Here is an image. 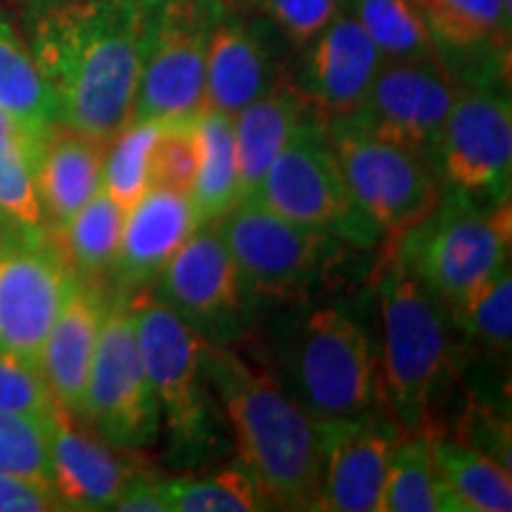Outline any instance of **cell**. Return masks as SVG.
<instances>
[{
    "mask_svg": "<svg viewBox=\"0 0 512 512\" xmlns=\"http://www.w3.org/2000/svg\"><path fill=\"white\" fill-rule=\"evenodd\" d=\"M147 0H55L38 5L29 48L57 124L110 143L131 119Z\"/></svg>",
    "mask_w": 512,
    "mask_h": 512,
    "instance_id": "1",
    "label": "cell"
},
{
    "mask_svg": "<svg viewBox=\"0 0 512 512\" xmlns=\"http://www.w3.org/2000/svg\"><path fill=\"white\" fill-rule=\"evenodd\" d=\"M207 375L235 453L273 508L316 510L318 420L256 351L207 342Z\"/></svg>",
    "mask_w": 512,
    "mask_h": 512,
    "instance_id": "2",
    "label": "cell"
},
{
    "mask_svg": "<svg viewBox=\"0 0 512 512\" xmlns=\"http://www.w3.org/2000/svg\"><path fill=\"white\" fill-rule=\"evenodd\" d=\"M375 285L389 413L403 432H441L444 406L467 361L451 309L394 247L384 245Z\"/></svg>",
    "mask_w": 512,
    "mask_h": 512,
    "instance_id": "3",
    "label": "cell"
},
{
    "mask_svg": "<svg viewBox=\"0 0 512 512\" xmlns=\"http://www.w3.org/2000/svg\"><path fill=\"white\" fill-rule=\"evenodd\" d=\"M259 356L316 420L389 411L377 342L344 299L283 304Z\"/></svg>",
    "mask_w": 512,
    "mask_h": 512,
    "instance_id": "4",
    "label": "cell"
},
{
    "mask_svg": "<svg viewBox=\"0 0 512 512\" xmlns=\"http://www.w3.org/2000/svg\"><path fill=\"white\" fill-rule=\"evenodd\" d=\"M126 299L171 458L178 467L207 463L221 446V413L207 375V339L150 290L126 294Z\"/></svg>",
    "mask_w": 512,
    "mask_h": 512,
    "instance_id": "5",
    "label": "cell"
},
{
    "mask_svg": "<svg viewBox=\"0 0 512 512\" xmlns=\"http://www.w3.org/2000/svg\"><path fill=\"white\" fill-rule=\"evenodd\" d=\"M256 304H292L320 297L354 252L323 230L299 226L256 200H242L216 221Z\"/></svg>",
    "mask_w": 512,
    "mask_h": 512,
    "instance_id": "6",
    "label": "cell"
},
{
    "mask_svg": "<svg viewBox=\"0 0 512 512\" xmlns=\"http://www.w3.org/2000/svg\"><path fill=\"white\" fill-rule=\"evenodd\" d=\"M512 204L444 190L432 214L394 242L396 254L456 309L510 264Z\"/></svg>",
    "mask_w": 512,
    "mask_h": 512,
    "instance_id": "7",
    "label": "cell"
},
{
    "mask_svg": "<svg viewBox=\"0 0 512 512\" xmlns=\"http://www.w3.org/2000/svg\"><path fill=\"white\" fill-rule=\"evenodd\" d=\"M247 200L261 202L299 226L335 235L361 252L384 245L380 228L368 219L344 181L318 110L294 131Z\"/></svg>",
    "mask_w": 512,
    "mask_h": 512,
    "instance_id": "8",
    "label": "cell"
},
{
    "mask_svg": "<svg viewBox=\"0 0 512 512\" xmlns=\"http://www.w3.org/2000/svg\"><path fill=\"white\" fill-rule=\"evenodd\" d=\"M325 136L344 181L380 228L384 245L399 242L437 207L441 183L420 155L366 131L354 117L325 119Z\"/></svg>",
    "mask_w": 512,
    "mask_h": 512,
    "instance_id": "9",
    "label": "cell"
},
{
    "mask_svg": "<svg viewBox=\"0 0 512 512\" xmlns=\"http://www.w3.org/2000/svg\"><path fill=\"white\" fill-rule=\"evenodd\" d=\"M223 0H147L136 100L128 121L202 110L209 34Z\"/></svg>",
    "mask_w": 512,
    "mask_h": 512,
    "instance_id": "10",
    "label": "cell"
},
{
    "mask_svg": "<svg viewBox=\"0 0 512 512\" xmlns=\"http://www.w3.org/2000/svg\"><path fill=\"white\" fill-rule=\"evenodd\" d=\"M432 171L441 188L484 202L510 200L512 102L508 81L456 83Z\"/></svg>",
    "mask_w": 512,
    "mask_h": 512,
    "instance_id": "11",
    "label": "cell"
},
{
    "mask_svg": "<svg viewBox=\"0 0 512 512\" xmlns=\"http://www.w3.org/2000/svg\"><path fill=\"white\" fill-rule=\"evenodd\" d=\"M81 420L110 444L131 451H147L159 439L162 420L140 358L126 294L114 292L102 320Z\"/></svg>",
    "mask_w": 512,
    "mask_h": 512,
    "instance_id": "12",
    "label": "cell"
},
{
    "mask_svg": "<svg viewBox=\"0 0 512 512\" xmlns=\"http://www.w3.org/2000/svg\"><path fill=\"white\" fill-rule=\"evenodd\" d=\"M150 292L211 344L247 335L256 302L216 221L200 223L157 275Z\"/></svg>",
    "mask_w": 512,
    "mask_h": 512,
    "instance_id": "13",
    "label": "cell"
},
{
    "mask_svg": "<svg viewBox=\"0 0 512 512\" xmlns=\"http://www.w3.org/2000/svg\"><path fill=\"white\" fill-rule=\"evenodd\" d=\"M74 278L53 235L0 233V347L38 361Z\"/></svg>",
    "mask_w": 512,
    "mask_h": 512,
    "instance_id": "14",
    "label": "cell"
},
{
    "mask_svg": "<svg viewBox=\"0 0 512 512\" xmlns=\"http://www.w3.org/2000/svg\"><path fill=\"white\" fill-rule=\"evenodd\" d=\"M453 98L456 81L437 55L384 62L361 110L349 117L432 166Z\"/></svg>",
    "mask_w": 512,
    "mask_h": 512,
    "instance_id": "15",
    "label": "cell"
},
{
    "mask_svg": "<svg viewBox=\"0 0 512 512\" xmlns=\"http://www.w3.org/2000/svg\"><path fill=\"white\" fill-rule=\"evenodd\" d=\"M320 489L316 510L377 512L389 460L403 437L389 411L318 420Z\"/></svg>",
    "mask_w": 512,
    "mask_h": 512,
    "instance_id": "16",
    "label": "cell"
},
{
    "mask_svg": "<svg viewBox=\"0 0 512 512\" xmlns=\"http://www.w3.org/2000/svg\"><path fill=\"white\" fill-rule=\"evenodd\" d=\"M50 484L64 510H112L126 484L145 470L143 451L102 439L60 403L48 418Z\"/></svg>",
    "mask_w": 512,
    "mask_h": 512,
    "instance_id": "17",
    "label": "cell"
},
{
    "mask_svg": "<svg viewBox=\"0 0 512 512\" xmlns=\"http://www.w3.org/2000/svg\"><path fill=\"white\" fill-rule=\"evenodd\" d=\"M278 41L280 34L266 19L223 0L209 34L202 107L235 117L290 76Z\"/></svg>",
    "mask_w": 512,
    "mask_h": 512,
    "instance_id": "18",
    "label": "cell"
},
{
    "mask_svg": "<svg viewBox=\"0 0 512 512\" xmlns=\"http://www.w3.org/2000/svg\"><path fill=\"white\" fill-rule=\"evenodd\" d=\"M299 53L302 62L292 79L325 119L361 110L384 64L373 38L349 10L332 19Z\"/></svg>",
    "mask_w": 512,
    "mask_h": 512,
    "instance_id": "19",
    "label": "cell"
},
{
    "mask_svg": "<svg viewBox=\"0 0 512 512\" xmlns=\"http://www.w3.org/2000/svg\"><path fill=\"white\" fill-rule=\"evenodd\" d=\"M418 5L453 81L510 83L512 15L503 0H418Z\"/></svg>",
    "mask_w": 512,
    "mask_h": 512,
    "instance_id": "20",
    "label": "cell"
},
{
    "mask_svg": "<svg viewBox=\"0 0 512 512\" xmlns=\"http://www.w3.org/2000/svg\"><path fill=\"white\" fill-rule=\"evenodd\" d=\"M200 226L188 192L150 188L124 214L110 280L119 294L150 290L176 249Z\"/></svg>",
    "mask_w": 512,
    "mask_h": 512,
    "instance_id": "21",
    "label": "cell"
},
{
    "mask_svg": "<svg viewBox=\"0 0 512 512\" xmlns=\"http://www.w3.org/2000/svg\"><path fill=\"white\" fill-rule=\"evenodd\" d=\"M110 302L112 294L107 292L105 280L74 278L38 358L55 401L79 418Z\"/></svg>",
    "mask_w": 512,
    "mask_h": 512,
    "instance_id": "22",
    "label": "cell"
},
{
    "mask_svg": "<svg viewBox=\"0 0 512 512\" xmlns=\"http://www.w3.org/2000/svg\"><path fill=\"white\" fill-rule=\"evenodd\" d=\"M107 145L62 124H50L36 145L34 169L50 230L57 233L100 190Z\"/></svg>",
    "mask_w": 512,
    "mask_h": 512,
    "instance_id": "23",
    "label": "cell"
},
{
    "mask_svg": "<svg viewBox=\"0 0 512 512\" xmlns=\"http://www.w3.org/2000/svg\"><path fill=\"white\" fill-rule=\"evenodd\" d=\"M313 112L316 107L304 98L292 76H285L266 95L235 114L233 143L242 200L254 195L287 140Z\"/></svg>",
    "mask_w": 512,
    "mask_h": 512,
    "instance_id": "24",
    "label": "cell"
},
{
    "mask_svg": "<svg viewBox=\"0 0 512 512\" xmlns=\"http://www.w3.org/2000/svg\"><path fill=\"white\" fill-rule=\"evenodd\" d=\"M434 463L444 482L451 512H510L512 477L505 465L467 441L430 432Z\"/></svg>",
    "mask_w": 512,
    "mask_h": 512,
    "instance_id": "25",
    "label": "cell"
},
{
    "mask_svg": "<svg viewBox=\"0 0 512 512\" xmlns=\"http://www.w3.org/2000/svg\"><path fill=\"white\" fill-rule=\"evenodd\" d=\"M192 128L197 140V171L188 197L200 223L219 221L242 200L235 166L233 117L202 107L192 114Z\"/></svg>",
    "mask_w": 512,
    "mask_h": 512,
    "instance_id": "26",
    "label": "cell"
},
{
    "mask_svg": "<svg viewBox=\"0 0 512 512\" xmlns=\"http://www.w3.org/2000/svg\"><path fill=\"white\" fill-rule=\"evenodd\" d=\"M126 211L98 190L53 238L76 278L107 280L117 256Z\"/></svg>",
    "mask_w": 512,
    "mask_h": 512,
    "instance_id": "27",
    "label": "cell"
},
{
    "mask_svg": "<svg viewBox=\"0 0 512 512\" xmlns=\"http://www.w3.org/2000/svg\"><path fill=\"white\" fill-rule=\"evenodd\" d=\"M463 337L465 354H475L501 373H508L512 347V261L479 290L451 309Z\"/></svg>",
    "mask_w": 512,
    "mask_h": 512,
    "instance_id": "28",
    "label": "cell"
},
{
    "mask_svg": "<svg viewBox=\"0 0 512 512\" xmlns=\"http://www.w3.org/2000/svg\"><path fill=\"white\" fill-rule=\"evenodd\" d=\"M377 512H451L430 432H406L384 477Z\"/></svg>",
    "mask_w": 512,
    "mask_h": 512,
    "instance_id": "29",
    "label": "cell"
},
{
    "mask_svg": "<svg viewBox=\"0 0 512 512\" xmlns=\"http://www.w3.org/2000/svg\"><path fill=\"white\" fill-rule=\"evenodd\" d=\"M38 138L29 133L0 136V228L22 238L53 235L36 183Z\"/></svg>",
    "mask_w": 512,
    "mask_h": 512,
    "instance_id": "30",
    "label": "cell"
},
{
    "mask_svg": "<svg viewBox=\"0 0 512 512\" xmlns=\"http://www.w3.org/2000/svg\"><path fill=\"white\" fill-rule=\"evenodd\" d=\"M0 110L41 136L55 124V105L29 43L0 15Z\"/></svg>",
    "mask_w": 512,
    "mask_h": 512,
    "instance_id": "31",
    "label": "cell"
},
{
    "mask_svg": "<svg viewBox=\"0 0 512 512\" xmlns=\"http://www.w3.org/2000/svg\"><path fill=\"white\" fill-rule=\"evenodd\" d=\"M169 512H259L271 510L256 479L245 467H221L207 475L164 477Z\"/></svg>",
    "mask_w": 512,
    "mask_h": 512,
    "instance_id": "32",
    "label": "cell"
},
{
    "mask_svg": "<svg viewBox=\"0 0 512 512\" xmlns=\"http://www.w3.org/2000/svg\"><path fill=\"white\" fill-rule=\"evenodd\" d=\"M347 10L373 38L384 62L437 55L418 0H347Z\"/></svg>",
    "mask_w": 512,
    "mask_h": 512,
    "instance_id": "33",
    "label": "cell"
},
{
    "mask_svg": "<svg viewBox=\"0 0 512 512\" xmlns=\"http://www.w3.org/2000/svg\"><path fill=\"white\" fill-rule=\"evenodd\" d=\"M162 131V121H126L107 143L100 188L128 211L150 185L152 145Z\"/></svg>",
    "mask_w": 512,
    "mask_h": 512,
    "instance_id": "34",
    "label": "cell"
},
{
    "mask_svg": "<svg viewBox=\"0 0 512 512\" xmlns=\"http://www.w3.org/2000/svg\"><path fill=\"white\" fill-rule=\"evenodd\" d=\"M55 406L41 363L0 347V413L48 422Z\"/></svg>",
    "mask_w": 512,
    "mask_h": 512,
    "instance_id": "35",
    "label": "cell"
},
{
    "mask_svg": "<svg viewBox=\"0 0 512 512\" xmlns=\"http://www.w3.org/2000/svg\"><path fill=\"white\" fill-rule=\"evenodd\" d=\"M247 8L266 19L290 48L302 50L337 15L347 10V0H245Z\"/></svg>",
    "mask_w": 512,
    "mask_h": 512,
    "instance_id": "36",
    "label": "cell"
},
{
    "mask_svg": "<svg viewBox=\"0 0 512 512\" xmlns=\"http://www.w3.org/2000/svg\"><path fill=\"white\" fill-rule=\"evenodd\" d=\"M197 171V140L192 114L162 121V131L152 145L150 185L190 192Z\"/></svg>",
    "mask_w": 512,
    "mask_h": 512,
    "instance_id": "37",
    "label": "cell"
},
{
    "mask_svg": "<svg viewBox=\"0 0 512 512\" xmlns=\"http://www.w3.org/2000/svg\"><path fill=\"white\" fill-rule=\"evenodd\" d=\"M46 425L0 413V475L50 479Z\"/></svg>",
    "mask_w": 512,
    "mask_h": 512,
    "instance_id": "38",
    "label": "cell"
},
{
    "mask_svg": "<svg viewBox=\"0 0 512 512\" xmlns=\"http://www.w3.org/2000/svg\"><path fill=\"white\" fill-rule=\"evenodd\" d=\"M64 510L50 479L0 475V512H57Z\"/></svg>",
    "mask_w": 512,
    "mask_h": 512,
    "instance_id": "39",
    "label": "cell"
},
{
    "mask_svg": "<svg viewBox=\"0 0 512 512\" xmlns=\"http://www.w3.org/2000/svg\"><path fill=\"white\" fill-rule=\"evenodd\" d=\"M112 510L119 512H169L164 494V475L145 467L121 491Z\"/></svg>",
    "mask_w": 512,
    "mask_h": 512,
    "instance_id": "40",
    "label": "cell"
},
{
    "mask_svg": "<svg viewBox=\"0 0 512 512\" xmlns=\"http://www.w3.org/2000/svg\"><path fill=\"white\" fill-rule=\"evenodd\" d=\"M5 133H29V136H36V133L29 131V128H24L22 124H19L15 117H10L8 112L0 110V136H5Z\"/></svg>",
    "mask_w": 512,
    "mask_h": 512,
    "instance_id": "41",
    "label": "cell"
},
{
    "mask_svg": "<svg viewBox=\"0 0 512 512\" xmlns=\"http://www.w3.org/2000/svg\"><path fill=\"white\" fill-rule=\"evenodd\" d=\"M46 3H55V0H38V5H46Z\"/></svg>",
    "mask_w": 512,
    "mask_h": 512,
    "instance_id": "42",
    "label": "cell"
},
{
    "mask_svg": "<svg viewBox=\"0 0 512 512\" xmlns=\"http://www.w3.org/2000/svg\"><path fill=\"white\" fill-rule=\"evenodd\" d=\"M0 233H3V228H0Z\"/></svg>",
    "mask_w": 512,
    "mask_h": 512,
    "instance_id": "43",
    "label": "cell"
}]
</instances>
